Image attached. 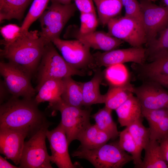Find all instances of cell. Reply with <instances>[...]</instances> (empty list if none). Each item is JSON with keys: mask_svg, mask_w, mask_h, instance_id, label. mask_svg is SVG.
Here are the masks:
<instances>
[{"mask_svg": "<svg viewBox=\"0 0 168 168\" xmlns=\"http://www.w3.org/2000/svg\"><path fill=\"white\" fill-rule=\"evenodd\" d=\"M34 98L12 96L0 106V129L8 128L26 132L31 136L47 121Z\"/></svg>", "mask_w": 168, "mask_h": 168, "instance_id": "obj_1", "label": "cell"}, {"mask_svg": "<svg viewBox=\"0 0 168 168\" xmlns=\"http://www.w3.org/2000/svg\"><path fill=\"white\" fill-rule=\"evenodd\" d=\"M37 30L24 32L13 42L0 49L1 58L31 78L35 74L48 44Z\"/></svg>", "mask_w": 168, "mask_h": 168, "instance_id": "obj_2", "label": "cell"}, {"mask_svg": "<svg viewBox=\"0 0 168 168\" xmlns=\"http://www.w3.org/2000/svg\"><path fill=\"white\" fill-rule=\"evenodd\" d=\"M52 42L47 44L35 73L37 92L47 80L63 78L76 75L84 76L91 74L86 71L76 69L70 65L56 50Z\"/></svg>", "mask_w": 168, "mask_h": 168, "instance_id": "obj_3", "label": "cell"}, {"mask_svg": "<svg viewBox=\"0 0 168 168\" xmlns=\"http://www.w3.org/2000/svg\"><path fill=\"white\" fill-rule=\"evenodd\" d=\"M72 156L86 159L96 168H121L133 159L120 147L118 142L106 143L92 149L80 146Z\"/></svg>", "mask_w": 168, "mask_h": 168, "instance_id": "obj_4", "label": "cell"}, {"mask_svg": "<svg viewBox=\"0 0 168 168\" xmlns=\"http://www.w3.org/2000/svg\"><path fill=\"white\" fill-rule=\"evenodd\" d=\"M51 2L38 19L41 28L40 36L47 43L60 38L64 27L77 9L75 3L63 5Z\"/></svg>", "mask_w": 168, "mask_h": 168, "instance_id": "obj_5", "label": "cell"}, {"mask_svg": "<svg viewBox=\"0 0 168 168\" xmlns=\"http://www.w3.org/2000/svg\"><path fill=\"white\" fill-rule=\"evenodd\" d=\"M50 124L47 121L28 141L25 142L19 168H53L45 142L46 132Z\"/></svg>", "mask_w": 168, "mask_h": 168, "instance_id": "obj_6", "label": "cell"}, {"mask_svg": "<svg viewBox=\"0 0 168 168\" xmlns=\"http://www.w3.org/2000/svg\"><path fill=\"white\" fill-rule=\"evenodd\" d=\"M52 109L59 111L61 116L60 122L67 139L69 145L77 139L79 135L91 124V108H81L69 105L61 98L56 102L49 105Z\"/></svg>", "mask_w": 168, "mask_h": 168, "instance_id": "obj_7", "label": "cell"}, {"mask_svg": "<svg viewBox=\"0 0 168 168\" xmlns=\"http://www.w3.org/2000/svg\"><path fill=\"white\" fill-rule=\"evenodd\" d=\"M52 42L66 62L73 68L90 73V70L95 69L93 56L87 45L77 39L65 40L60 38L53 40Z\"/></svg>", "mask_w": 168, "mask_h": 168, "instance_id": "obj_8", "label": "cell"}, {"mask_svg": "<svg viewBox=\"0 0 168 168\" xmlns=\"http://www.w3.org/2000/svg\"><path fill=\"white\" fill-rule=\"evenodd\" d=\"M110 35L127 42L132 47H142L147 43L142 22L124 16L111 19L107 24Z\"/></svg>", "mask_w": 168, "mask_h": 168, "instance_id": "obj_9", "label": "cell"}, {"mask_svg": "<svg viewBox=\"0 0 168 168\" xmlns=\"http://www.w3.org/2000/svg\"><path fill=\"white\" fill-rule=\"evenodd\" d=\"M0 73L12 96L31 99L37 92L31 84V78L9 62L0 61Z\"/></svg>", "mask_w": 168, "mask_h": 168, "instance_id": "obj_10", "label": "cell"}, {"mask_svg": "<svg viewBox=\"0 0 168 168\" xmlns=\"http://www.w3.org/2000/svg\"><path fill=\"white\" fill-rule=\"evenodd\" d=\"M139 3L147 45L168 25V7L156 5L148 0H141Z\"/></svg>", "mask_w": 168, "mask_h": 168, "instance_id": "obj_11", "label": "cell"}, {"mask_svg": "<svg viewBox=\"0 0 168 168\" xmlns=\"http://www.w3.org/2000/svg\"><path fill=\"white\" fill-rule=\"evenodd\" d=\"M92 55L95 69L128 62L141 65L146 59V49L142 46L114 49L103 53L97 52Z\"/></svg>", "mask_w": 168, "mask_h": 168, "instance_id": "obj_12", "label": "cell"}, {"mask_svg": "<svg viewBox=\"0 0 168 168\" xmlns=\"http://www.w3.org/2000/svg\"><path fill=\"white\" fill-rule=\"evenodd\" d=\"M133 94L136 95L142 109L168 108V91L155 82L148 80L139 86L134 87Z\"/></svg>", "mask_w": 168, "mask_h": 168, "instance_id": "obj_13", "label": "cell"}, {"mask_svg": "<svg viewBox=\"0 0 168 168\" xmlns=\"http://www.w3.org/2000/svg\"><path fill=\"white\" fill-rule=\"evenodd\" d=\"M50 144L51 155V162L59 168L77 167L71 160L68 153V144L65 132L60 123L54 129L46 132Z\"/></svg>", "mask_w": 168, "mask_h": 168, "instance_id": "obj_14", "label": "cell"}, {"mask_svg": "<svg viewBox=\"0 0 168 168\" xmlns=\"http://www.w3.org/2000/svg\"><path fill=\"white\" fill-rule=\"evenodd\" d=\"M63 37L65 38H74L90 48L105 51L114 50L124 42L122 40L103 31H95L87 34H81L75 25H70L67 27Z\"/></svg>", "mask_w": 168, "mask_h": 168, "instance_id": "obj_15", "label": "cell"}, {"mask_svg": "<svg viewBox=\"0 0 168 168\" xmlns=\"http://www.w3.org/2000/svg\"><path fill=\"white\" fill-rule=\"evenodd\" d=\"M29 136L26 132L8 128L0 129V152L16 165L19 164L24 144Z\"/></svg>", "mask_w": 168, "mask_h": 168, "instance_id": "obj_16", "label": "cell"}, {"mask_svg": "<svg viewBox=\"0 0 168 168\" xmlns=\"http://www.w3.org/2000/svg\"><path fill=\"white\" fill-rule=\"evenodd\" d=\"M142 110L149 124L150 140L158 141L168 135V108Z\"/></svg>", "mask_w": 168, "mask_h": 168, "instance_id": "obj_17", "label": "cell"}, {"mask_svg": "<svg viewBox=\"0 0 168 168\" xmlns=\"http://www.w3.org/2000/svg\"><path fill=\"white\" fill-rule=\"evenodd\" d=\"M94 75L91 80L86 82H79L81 86L83 105L105 103L106 95H102L100 90V85L104 78V72L100 68L93 70Z\"/></svg>", "mask_w": 168, "mask_h": 168, "instance_id": "obj_18", "label": "cell"}, {"mask_svg": "<svg viewBox=\"0 0 168 168\" xmlns=\"http://www.w3.org/2000/svg\"><path fill=\"white\" fill-rule=\"evenodd\" d=\"M115 110L121 127H127L143 117L140 103L133 95Z\"/></svg>", "mask_w": 168, "mask_h": 168, "instance_id": "obj_19", "label": "cell"}, {"mask_svg": "<svg viewBox=\"0 0 168 168\" xmlns=\"http://www.w3.org/2000/svg\"><path fill=\"white\" fill-rule=\"evenodd\" d=\"M63 88V79L52 78L46 81L37 91L34 100L38 104L48 102L49 105L61 99Z\"/></svg>", "mask_w": 168, "mask_h": 168, "instance_id": "obj_20", "label": "cell"}, {"mask_svg": "<svg viewBox=\"0 0 168 168\" xmlns=\"http://www.w3.org/2000/svg\"><path fill=\"white\" fill-rule=\"evenodd\" d=\"M110 139V135L100 130L95 124L86 128L78 136L81 142L80 147L87 149L97 148L106 143Z\"/></svg>", "mask_w": 168, "mask_h": 168, "instance_id": "obj_21", "label": "cell"}, {"mask_svg": "<svg viewBox=\"0 0 168 168\" xmlns=\"http://www.w3.org/2000/svg\"><path fill=\"white\" fill-rule=\"evenodd\" d=\"M150 60L148 63L137 64L141 75L147 78L154 76L168 75V50L155 55Z\"/></svg>", "mask_w": 168, "mask_h": 168, "instance_id": "obj_22", "label": "cell"}, {"mask_svg": "<svg viewBox=\"0 0 168 168\" xmlns=\"http://www.w3.org/2000/svg\"><path fill=\"white\" fill-rule=\"evenodd\" d=\"M32 0H0V22L16 19L21 20Z\"/></svg>", "mask_w": 168, "mask_h": 168, "instance_id": "obj_23", "label": "cell"}, {"mask_svg": "<svg viewBox=\"0 0 168 168\" xmlns=\"http://www.w3.org/2000/svg\"><path fill=\"white\" fill-rule=\"evenodd\" d=\"M144 150V157L138 168H168V163L162 156L157 141L150 139Z\"/></svg>", "mask_w": 168, "mask_h": 168, "instance_id": "obj_24", "label": "cell"}, {"mask_svg": "<svg viewBox=\"0 0 168 168\" xmlns=\"http://www.w3.org/2000/svg\"><path fill=\"white\" fill-rule=\"evenodd\" d=\"M71 77L63 78V88L61 99L69 105L81 108L83 106L82 87L79 82L75 81Z\"/></svg>", "mask_w": 168, "mask_h": 168, "instance_id": "obj_25", "label": "cell"}, {"mask_svg": "<svg viewBox=\"0 0 168 168\" xmlns=\"http://www.w3.org/2000/svg\"><path fill=\"white\" fill-rule=\"evenodd\" d=\"M134 87L129 82L121 86H110L105 94V106L115 110L133 95Z\"/></svg>", "mask_w": 168, "mask_h": 168, "instance_id": "obj_26", "label": "cell"}, {"mask_svg": "<svg viewBox=\"0 0 168 168\" xmlns=\"http://www.w3.org/2000/svg\"><path fill=\"white\" fill-rule=\"evenodd\" d=\"M112 110L105 106L91 116L96 122L95 124L100 130L107 133L112 139L119 136L120 132L111 116Z\"/></svg>", "mask_w": 168, "mask_h": 168, "instance_id": "obj_27", "label": "cell"}, {"mask_svg": "<svg viewBox=\"0 0 168 168\" xmlns=\"http://www.w3.org/2000/svg\"><path fill=\"white\" fill-rule=\"evenodd\" d=\"M99 21L103 26L120 12L123 6L122 0H100L96 5Z\"/></svg>", "mask_w": 168, "mask_h": 168, "instance_id": "obj_28", "label": "cell"}, {"mask_svg": "<svg viewBox=\"0 0 168 168\" xmlns=\"http://www.w3.org/2000/svg\"><path fill=\"white\" fill-rule=\"evenodd\" d=\"M104 75L110 86H121L129 83V72L123 64L107 67L104 71Z\"/></svg>", "mask_w": 168, "mask_h": 168, "instance_id": "obj_29", "label": "cell"}, {"mask_svg": "<svg viewBox=\"0 0 168 168\" xmlns=\"http://www.w3.org/2000/svg\"><path fill=\"white\" fill-rule=\"evenodd\" d=\"M142 118L127 127L133 136L137 147L138 154L141 157V153L150 140L149 129L143 124Z\"/></svg>", "mask_w": 168, "mask_h": 168, "instance_id": "obj_30", "label": "cell"}, {"mask_svg": "<svg viewBox=\"0 0 168 168\" xmlns=\"http://www.w3.org/2000/svg\"><path fill=\"white\" fill-rule=\"evenodd\" d=\"M118 143L119 146L124 150L130 153L133 158L135 167H138L141 164L142 160L138 155L137 147L135 141L126 128L120 132Z\"/></svg>", "mask_w": 168, "mask_h": 168, "instance_id": "obj_31", "label": "cell"}, {"mask_svg": "<svg viewBox=\"0 0 168 168\" xmlns=\"http://www.w3.org/2000/svg\"><path fill=\"white\" fill-rule=\"evenodd\" d=\"M50 0H34L21 25L22 31H28L31 25L40 17L46 9Z\"/></svg>", "mask_w": 168, "mask_h": 168, "instance_id": "obj_32", "label": "cell"}, {"mask_svg": "<svg viewBox=\"0 0 168 168\" xmlns=\"http://www.w3.org/2000/svg\"><path fill=\"white\" fill-rule=\"evenodd\" d=\"M159 36L147 45L146 49V59L168 50V25L159 33Z\"/></svg>", "mask_w": 168, "mask_h": 168, "instance_id": "obj_33", "label": "cell"}, {"mask_svg": "<svg viewBox=\"0 0 168 168\" xmlns=\"http://www.w3.org/2000/svg\"><path fill=\"white\" fill-rule=\"evenodd\" d=\"M80 19V26L78 28L80 33L86 34L96 31L98 20L95 12H81Z\"/></svg>", "mask_w": 168, "mask_h": 168, "instance_id": "obj_34", "label": "cell"}, {"mask_svg": "<svg viewBox=\"0 0 168 168\" xmlns=\"http://www.w3.org/2000/svg\"><path fill=\"white\" fill-rule=\"evenodd\" d=\"M21 27L15 24H9L0 27V32L3 39L0 44L3 46L13 42L24 32Z\"/></svg>", "mask_w": 168, "mask_h": 168, "instance_id": "obj_35", "label": "cell"}, {"mask_svg": "<svg viewBox=\"0 0 168 168\" xmlns=\"http://www.w3.org/2000/svg\"><path fill=\"white\" fill-rule=\"evenodd\" d=\"M125 9L124 16L138 20L142 22L139 3L137 0H122Z\"/></svg>", "mask_w": 168, "mask_h": 168, "instance_id": "obj_36", "label": "cell"}, {"mask_svg": "<svg viewBox=\"0 0 168 168\" xmlns=\"http://www.w3.org/2000/svg\"><path fill=\"white\" fill-rule=\"evenodd\" d=\"M80 12H95L93 0H74Z\"/></svg>", "mask_w": 168, "mask_h": 168, "instance_id": "obj_37", "label": "cell"}, {"mask_svg": "<svg viewBox=\"0 0 168 168\" xmlns=\"http://www.w3.org/2000/svg\"><path fill=\"white\" fill-rule=\"evenodd\" d=\"M148 80L155 82L162 86L168 89V75H159L147 78Z\"/></svg>", "mask_w": 168, "mask_h": 168, "instance_id": "obj_38", "label": "cell"}, {"mask_svg": "<svg viewBox=\"0 0 168 168\" xmlns=\"http://www.w3.org/2000/svg\"><path fill=\"white\" fill-rule=\"evenodd\" d=\"M164 159L168 163V135L158 141Z\"/></svg>", "mask_w": 168, "mask_h": 168, "instance_id": "obj_39", "label": "cell"}, {"mask_svg": "<svg viewBox=\"0 0 168 168\" xmlns=\"http://www.w3.org/2000/svg\"><path fill=\"white\" fill-rule=\"evenodd\" d=\"M8 93L10 94L4 84L3 81L1 79L0 82V105L4 103L3 101L7 97Z\"/></svg>", "mask_w": 168, "mask_h": 168, "instance_id": "obj_40", "label": "cell"}, {"mask_svg": "<svg viewBox=\"0 0 168 168\" xmlns=\"http://www.w3.org/2000/svg\"><path fill=\"white\" fill-rule=\"evenodd\" d=\"M0 168H19L9 163L6 160L0 156Z\"/></svg>", "mask_w": 168, "mask_h": 168, "instance_id": "obj_41", "label": "cell"}, {"mask_svg": "<svg viewBox=\"0 0 168 168\" xmlns=\"http://www.w3.org/2000/svg\"><path fill=\"white\" fill-rule=\"evenodd\" d=\"M51 2H57L63 5H68L71 3L72 0H50Z\"/></svg>", "mask_w": 168, "mask_h": 168, "instance_id": "obj_42", "label": "cell"}, {"mask_svg": "<svg viewBox=\"0 0 168 168\" xmlns=\"http://www.w3.org/2000/svg\"><path fill=\"white\" fill-rule=\"evenodd\" d=\"M165 6L168 7V0H162Z\"/></svg>", "mask_w": 168, "mask_h": 168, "instance_id": "obj_43", "label": "cell"}, {"mask_svg": "<svg viewBox=\"0 0 168 168\" xmlns=\"http://www.w3.org/2000/svg\"><path fill=\"white\" fill-rule=\"evenodd\" d=\"M96 5L100 0H93Z\"/></svg>", "mask_w": 168, "mask_h": 168, "instance_id": "obj_44", "label": "cell"}, {"mask_svg": "<svg viewBox=\"0 0 168 168\" xmlns=\"http://www.w3.org/2000/svg\"><path fill=\"white\" fill-rule=\"evenodd\" d=\"M149 1H150L151 2H155L156 1H157V0H148Z\"/></svg>", "mask_w": 168, "mask_h": 168, "instance_id": "obj_45", "label": "cell"}]
</instances>
